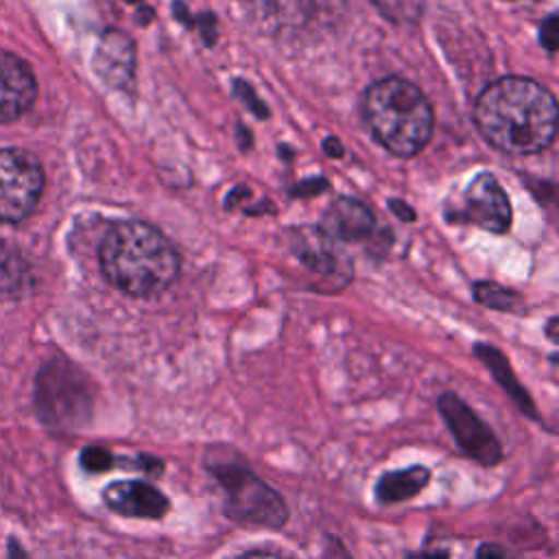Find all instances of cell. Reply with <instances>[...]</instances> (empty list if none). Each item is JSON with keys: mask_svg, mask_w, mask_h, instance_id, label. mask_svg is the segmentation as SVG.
I'll return each instance as SVG.
<instances>
[{"mask_svg": "<svg viewBox=\"0 0 559 559\" xmlns=\"http://www.w3.org/2000/svg\"><path fill=\"white\" fill-rule=\"evenodd\" d=\"M210 469L225 491V513L231 520L269 528H280L286 522L288 509L280 493L249 467L234 461H221L212 463Z\"/></svg>", "mask_w": 559, "mask_h": 559, "instance_id": "cell-5", "label": "cell"}, {"mask_svg": "<svg viewBox=\"0 0 559 559\" xmlns=\"http://www.w3.org/2000/svg\"><path fill=\"white\" fill-rule=\"evenodd\" d=\"M105 504L127 518L157 520L168 511V498L144 480H116L103 491Z\"/></svg>", "mask_w": 559, "mask_h": 559, "instance_id": "cell-12", "label": "cell"}, {"mask_svg": "<svg viewBox=\"0 0 559 559\" xmlns=\"http://www.w3.org/2000/svg\"><path fill=\"white\" fill-rule=\"evenodd\" d=\"M476 559H511L509 552L498 544H483L476 552Z\"/></svg>", "mask_w": 559, "mask_h": 559, "instance_id": "cell-20", "label": "cell"}, {"mask_svg": "<svg viewBox=\"0 0 559 559\" xmlns=\"http://www.w3.org/2000/svg\"><path fill=\"white\" fill-rule=\"evenodd\" d=\"M542 44L548 50H555V46H557V17L555 15H550L546 20V24L542 26Z\"/></svg>", "mask_w": 559, "mask_h": 559, "instance_id": "cell-19", "label": "cell"}, {"mask_svg": "<svg viewBox=\"0 0 559 559\" xmlns=\"http://www.w3.org/2000/svg\"><path fill=\"white\" fill-rule=\"evenodd\" d=\"M478 356L487 362V367L493 371V376L498 378V382L504 386V391L520 404L522 411L531 413L535 417V411H533V404H531V397L526 395V391H522V386L515 382L509 365L504 362V358L493 349V347H478Z\"/></svg>", "mask_w": 559, "mask_h": 559, "instance_id": "cell-15", "label": "cell"}, {"mask_svg": "<svg viewBox=\"0 0 559 559\" xmlns=\"http://www.w3.org/2000/svg\"><path fill=\"white\" fill-rule=\"evenodd\" d=\"M35 408L52 428L81 426L92 411V386L85 373L61 358L46 362L35 380Z\"/></svg>", "mask_w": 559, "mask_h": 559, "instance_id": "cell-4", "label": "cell"}, {"mask_svg": "<svg viewBox=\"0 0 559 559\" xmlns=\"http://www.w3.org/2000/svg\"><path fill=\"white\" fill-rule=\"evenodd\" d=\"M428 480H430V472L419 465L408 469L386 472L376 483V498L382 504H395L419 493Z\"/></svg>", "mask_w": 559, "mask_h": 559, "instance_id": "cell-14", "label": "cell"}, {"mask_svg": "<svg viewBox=\"0 0 559 559\" xmlns=\"http://www.w3.org/2000/svg\"><path fill=\"white\" fill-rule=\"evenodd\" d=\"M81 465L87 472H105V469H109L114 465V456H111V452L92 445V448H85L81 452Z\"/></svg>", "mask_w": 559, "mask_h": 559, "instance_id": "cell-18", "label": "cell"}, {"mask_svg": "<svg viewBox=\"0 0 559 559\" xmlns=\"http://www.w3.org/2000/svg\"><path fill=\"white\" fill-rule=\"evenodd\" d=\"M290 247L297 260L314 275L323 277L334 288H341L352 277V262L341 242L328 236L321 227H299L290 236Z\"/></svg>", "mask_w": 559, "mask_h": 559, "instance_id": "cell-9", "label": "cell"}, {"mask_svg": "<svg viewBox=\"0 0 559 559\" xmlns=\"http://www.w3.org/2000/svg\"><path fill=\"white\" fill-rule=\"evenodd\" d=\"M450 205L448 218L454 223H472L491 234H504L511 227L509 197L489 173L476 175Z\"/></svg>", "mask_w": 559, "mask_h": 559, "instance_id": "cell-7", "label": "cell"}, {"mask_svg": "<svg viewBox=\"0 0 559 559\" xmlns=\"http://www.w3.org/2000/svg\"><path fill=\"white\" fill-rule=\"evenodd\" d=\"M236 559H282L280 555H273V552H264V550H253V552H245Z\"/></svg>", "mask_w": 559, "mask_h": 559, "instance_id": "cell-22", "label": "cell"}, {"mask_svg": "<svg viewBox=\"0 0 559 559\" xmlns=\"http://www.w3.org/2000/svg\"><path fill=\"white\" fill-rule=\"evenodd\" d=\"M362 116L373 138L397 157L417 155L435 127L428 98L402 76L376 81L362 96Z\"/></svg>", "mask_w": 559, "mask_h": 559, "instance_id": "cell-3", "label": "cell"}, {"mask_svg": "<svg viewBox=\"0 0 559 559\" xmlns=\"http://www.w3.org/2000/svg\"><path fill=\"white\" fill-rule=\"evenodd\" d=\"M439 413L467 456L483 465H496L502 459V448L489 426L459 395L443 393L439 397Z\"/></svg>", "mask_w": 559, "mask_h": 559, "instance_id": "cell-8", "label": "cell"}, {"mask_svg": "<svg viewBox=\"0 0 559 559\" xmlns=\"http://www.w3.org/2000/svg\"><path fill=\"white\" fill-rule=\"evenodd\" d=\"M474 120L480 135L498 151L533 155L555 140L557 100L533 79L502 76L480 92Z\"/></svg>", "mask_w": 559, "mask_h": 559, "instance_id": "cell-1", "label": "cell"}, {"mask_svg": "<svg viewBox=\"0 0 559 559\" xmlns=\"http://www.w3.org/2000/svg\"><path fill=\"white\" fill-rule=\"evenodd\" d=\"M476 299L487 308L496 310H518L520 297L513 290H507L498 284H476Z\"/></svg>", "mask_w": 559, "mask_h": 559, "instance_id": "cell-17", "label": "cell"}, {"mask_svg": "<svg viewBox=\"0 0 559 559\" xmlns=\"http://www.w3.org/2000/svg\"><path fill=\"white\" fill-rule=\"evenodd\" d=\"M325 153L328 155H334V157H341L343 151H341V144L336 140H325Z\"/></svg>", "mask_w": 559, "mask_h": 559, "instance_id": "cell-23", "label": "cell"}, {"mask_svg": "<svg viewBox=\"0 0 559 559\" xmlns=\"http://www.w3.org/2000/svg\"><path fill=\"white\" fill-rule=\"evenodd\" d=\"M131 2H133V0H131Z\"/></svg>", "mask_w": 559, "mask_h": 559, "instance_id": "cell-26", "label": "cell"}, {"mask_svg": "<svg viewBox=\"0 0 559 559\" xmlns=\"http://www.w3.org/2000/svg\"><path fill=\"white\" fill-rule=\"evenodd\" d=\"M555 325H557V319H550V328H548V334H550V338H552V341H557V336H555Z\"/></svg>", "mask_w": 559, "mask_h": 559, "instance_id": "cell-25", "label": "cell"}, {"mask_svg": "<svg viewBox=\"0 0 559 559\" xmlns=\"http://www.w3.org/2000/svg\"><path fill=\"white\" fill-rule=\"evenodd\" d=\"M37 98V81L24 59L0 50V124L17 120Z\"/></svg>", "mask_w": 559, "mask_h": 559, "instance_id": "cell-10", "label": "cell"}, {"mask_svg": "<svg viewBox=\"0 0 559 559\" xmlns=\"http://www.w3.org/2000/svg\"><path fill=\"white\" fill-rule=\"evenodd\" d=\"M44 168L24 148H0V221L20 223L39 203Z\"/></svg>", "mask_w": 559, "mask_h": 559, "instance_id": "cell-6", "label": "cell"}, {"mask_svg": "<svg viewBox=\"0 0 559 559\" xmlns=\"http://www.w3.org/2000/svg\"><path fill=\"white\" fill-rule=\"evenodd\" d=\"M408 559H450V555L448 550H421V552L408 555Z\"/></svg>", "mask_w": 559, "mask_h": 559, "instance_id": "cell-21", "label": "cell"}, {"mask_svg": "<svg viewBox=\"0 0 559 559\" xmlns=\"http://www.w3.org/2000/svg\"><path fill=\"white\" fill-rule=\"evenodd\" d=\"M378 11L393 24H415L426 7V0H371Z\"/></svg>", "mask_w": 559, "mask_h": 559, "instance_id": "cell-16", "label": "cell"}, {"mask_svg": "<svg viewBox=\"0 0 559 559\" xmlns=\"http://www.w3.org/2000/svg\"><path fill=\"white\" fill-rule=\"evenodd\" d=\"M391 207H393V210H395L400 216H402V214H406V221H413V216H415L411 207H406V205H397L395 201H391Z\"/></svg>", "mask_w": 559, "mask_h": 559, "instance_id": "cell-24", "label": "cell"}, {"mask_svg": "<svg viewBox=\"0 0 559 559\" xmlns=\"http://www.w3.org/2000/svg\"><path fill=\"white\" fill-rule=\"evenodd\" d=\"M100 269L111 286L131 297H155L179 275V253L153 225L116 223L100 242Z\"/></svg>", "mask_w": 559, "mask_h": 559, "instance_id": "cell-2", "label": "cell"}, {"mask_svg": "<svg viewBox=\"0 0 559 559\" xmlns=\"http://www.w3.org/2000/svg\"><path fill=\"white\" fill-rule=\"evenodd\" d=\"M321 229L336 242H360L373 234L376 218L365 203L343 197L330 205Z\"/></svg>", "mask_w": 559, "mask_h": 559, "instance_id": "cell-13", "label": "cell"}, {"mask_svg": "<svg viewBox=\"0 0 559 559\" xmlns=\"http://www.w3.org/2000/svg\"><path fill=\"white\" fill-rule=\"evenodd\" d=\"M94 70L114 90H127L135 76V46L122 31L109 28L100 35L94 52Z\"/></svg>", "mask_w": 559, "mask_h": 559, "instance_id": "cell-11", "label": "cell"}]
</instances>
